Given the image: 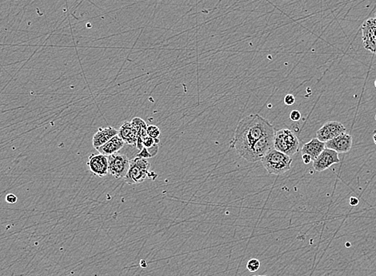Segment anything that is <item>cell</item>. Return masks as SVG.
Segmentation results:
<instances>
[{
  "instance_id": "obj_1",
  "label": "cell",
  "mask_w": 376,
  "mask_h": 276,
  "mask_svg": "<svg viewBox=\"0 0 376 276\" xmlns=\"http://www.w3.org/2000/svg\"><path fill=\"white\" fill-rule=\"evenodd\" d=\"M275 132L273 126L264 117L259 114L249 115L237 125L231 148L243 158L255 141Z\"/></svg>"
},
{
  "instance_id": "obj_2",
  "label": "cell",
  "mask_w": 376,
  "mask_h": 276,
  "mask_svg": "<svg viewBox=\"0 0 376 276\" xmlns=\"http://www.w3.org/2000/svg\"><path fill=\"white\" fill-rule=\"evenodd\" d=\"M150 169L151 164L147 159L136 157L130 161L128 172L123 179L128 185L142 183L147 179L155 180L158 175Z\"/></svg>"
},
{
  "instance_id": "obj_3",
  "label": "cell",
  "mask_w": 376,
  "mask_h": 276,
  "mask_svg": "<svg viewBox=\"0 0 376 276\" xmlns=\"http://www.w3.org/2000/svg\"><path fill=\"white\" fill-rule=\"evenodd\" d=\"M292 162L291 157L276 150V148L272 149L261 160L266 172L269 174L276 176H280L290 170Z\"/></svg>"
},
{
  "instance_id": "obj_4",
  "label": "cell",
  "mask_w": 376,
  "mask_h": 276,
  "mask_svg": "<svg viewBox=\"0 0 376 276\" xmlns=\"http://www.w3.org/2000/svg\"><path fill=\"white\" fill-rule=\"evenodd\" d=\"M274 148L287 156L292 157L300 149V141L294 132L282 129L275 133Z\"/></svg>"
},
{
  "instance_id": "obj_5",
  "label": "cell",
  "mask_w": 376,
  "mask_h": 276,
  "mask_svg": "<svg viewBox=\"0 0 376 276\" xmlns=\"http://www.w3.org/2000/svg\"><path fill=\"white\" fill-rule=\"evenodd\" d=\"M275 133L263 136L255 141L243 158L251 163L261 162L263 157L274 148Z\"/></svg>"
},
{
  "instance_id": "obj_6",
  "label": "cell",
  "mask_w": 376,
  "mask_h": 276,
  "mask_svg": "<svg viewBox=\"0 0 376 276\" xmlns=\"http://www.w3.org/2000/svg\"><path fill=\"white\" fill-rule=\"evenodd\" d=\"M108 172L116 179H123L127 175L130 161L125 154H112L108 156Z\"/></svg>"
},
{
  "instance_id": "obj_7",
  "label": "cell",
  "mask_w": 376,
  "mask_h": 276,
  "mask_svg": "<svg viewBox=\"0 0 376 276\" xmlns=\"http://www.w3.org/2000/svg\"><path fill=\"white\" fill-rule=\"evenodd\" d=\"M363 47L376 55V19L369 18L361 26Z\"/></svg>"
},
{
  "instance_id": "obj_8",
  "label": "cell",
  "mask_w": 376,
  "mask_h": 276,
  "mask_svg": "<svg viewBox=\"0 0 376 276\" xmlns=\"http://www.w3.org/2000/svg\"><path fill=\"white\" fill-rule=\"evenodd\" d=\"M346 127L339 121H328L325 123L317 131V138L323 142L326 143L340 134H344Z\"/></svg>"
},
{
  "instance_id": "obj_9",
  "label": "cell",
  "mask_w": 376,
  "mask_h": 276,
  "mask_svg": "<svg viewBox=\"0 0 376 276\" xmlns=\"http://www.w3.org/2000/svg\"><path fill=\"white\" fill-rule=\"evenodd\" d=\"M340 162L339 158V154L335 151L325 148L319 154V156L313 161V167L316 172H323L329 169L330 167L335 164Z\"/></svg>"
},
{
  "instance_id": "obj_10",
  "label": "cell",
  "mask_w": 376,
  "mask_h": 276,
  "mask_svg": "<svg viewBox=\"0 0 376 276\" xmlns=\"http://www.w3.org/2000/svg\"><path fill=\"white\" fill-rule=\"evenodd\" d=\"M88 169L95 176L103 177L108 172V158L102 154H92L88 158L87 163Z\"/></svg>"
},
{
  "instance_id": "obj_11",
  "label": "cell",
  "mask_w": 376,
  "mask_h": 276,
  "mask_svg": "<svg viewBox=\"0 0 376 276\" xmlns=\"http://www.w3.org/2000/svg\"><path fill=\"white\" fill-rule=\"evenodd\" d=\"M352 142H353V139H352V136L344 133V134H340L338 137H335L333 139L327 141L325 143V147L337 152L338 154H343V152H347L351 150Z\"/></svg>"
},
{
  "instance_id": "obj_12",
  "label": "cell",
  "mask_w": 376,
  "mask_h": 276,
  "mask_svg": "<svg viewBox=\"0 0 376 276\" xmlns=\"http://www.w3.org/2000/svg\"><path fill=\"white\" fill-rule=\"evenodd\" d=\"M119 136L126 145L136 147L138 141V132L130 121H125L118 130Z\"/></svg>"
},
{
  "instance_id": "obj_13",
  "label": "cell",
  "mask_w": 376,
  "mask_h": 276,
  "mask_svg": "<svg viewBox=\"0 0 376 276\" xmlns=\"http://www.w3.org/2000/svg\"><path fill=\"white\" fill-rule=\"evenodd\" d=\"M116 135H118V130L112 126H108L106 128H99L93 136L92 145L94 148L97 149Z\"/></svg>"
},
{
  "instance_id": "obj_14",
  "label": "cell",
  "mask_w": 376,
  "mask_h": 276,
  "mask_svg": "<svg viewBox=\"0 0 376 276\" xmlns=\"http://www.w3.org/2000/svg\"><path fill=\"white\" fill-rule=\"evenodd\" d=\"M125 145L126 144H125L124 141L119 136L116 135L112 137L110 141H108V142L105 143L104 145L99 147V148H97L96 150L99 154L108 157L111 156L112 154L119 152V151L122 149Z\"/></svg>"
},
{
  "instance_id": "obj_15",
  "label": "cell",
  "mask_w": 376,
  "mask_h": 276,
  "mask_svg": "<svg viewBox=\"0 0 376 276\" xmlns=\"http://www.w3.org/2000/svg\"><path fill=\"white\" fill-rule=\"evenodd\" d=\"M325 148V143L319 141L318 138H313L309 142L304 144V146L302 148V154H308L311 156V159L315 161L319 154L324 151Z\"/></svg>"
},
{
  "instance_id": "obj_16",
  "label": "cell",
  "mask_w": 376,
  "mask_h": 276,
  "mask_svg": "<svg viewBox=\"0 0 376 276\" xmlns=\"http://www.w3.org/2000/svg\"><path fill=\"white\" fill-rule=\"evenodd\" d=\"M130 122L138 132V141H137V144H136V148H138L140 151L142 150V148H143V139L146 136H147V123L140 117H135L130 120Z\"/></svg>"
},
{
  "instance_id": "obj_17",
  "label": "cell",
  "mask_w": 376,
  "mask_h": 276,
  "mask_svg": "<svg viewBox=\"0 0 376 276\" xmlns=\"http://www.w3.org/2000/svg\"><path fill=\"white\" fill-rule=\"evenodd\" d=\"M147 134L151 138L158 139L159 136H160L161 131L158 126H154V125H150V126H147Z\"/></svg>"
},
{
  "instance_id": "obj_18",
  "label": "cell",
  "mask_w": 376,
  "mask_h": 276,
  "mask_svg": "<svg viewBox=\"0 0 376 276\" xmlns=\"http://www.w3.org/2000/svg\"><path fill=\"white\" fill-rule=\"evenodd\" d=\"M260 267V262L257 259H251L247 263V268L251 272H255Z\"/></svg>"
},
{
  "instance_id": "obj_19",
  "label": "cell",
  "mask_w": 376,
  "mask_h": 276,
  "mask_svg": "<svg viewBox=\"0 0 376 276\" xmlns=\"http://www.w3.org/2000/svg\"><path fill=\"white\" fill-rule=\"evenodd\" d=\"M294 102H296V98H294V95L289 94V95L285 96L284 103L286 106H292L294 104Z\"/></svg>"
},
{
  "instance_id": "obj_20",
  "label": "cell",
  "mask_w": 376,
  "mask_h": 276,
  "mask_svg": "<svg viewBox=\"0 0 376 276\" xmlns=\"http://www.w3.org/2000/svg\"><path fill=\"white\" fill-rule=\"evenodd\" d=\"M301 113L299 110H293L290 112V119L292 121H299L301 119Z\"/></svg>"
},
{
  "instance_id": "obj_21",
  "label": "cell",
  "mask_w": 376,
  "mask_h": 276,
  "mask_svg": "<svg viewBox=\"0 0 376 276\" xmlns=\"http://www.w3.org/2000/svg\"><path fill=\"white\" fill-rule=\"evenodd\" d=\"M17 200H18V198H17L16 196L14 194H11V193L7 195V197H6V201H7L8 204H15V203L17 202Z\"/></svg>"
},
{
  "instance_id": "obj_22",
  "label": "cell",
  "mask_w": 376,
  "mask_h": 276,
  "mask_svg": "<svg viewBox=\"0 0 376 276\" xmlns=\"http://www.w3.org/2000/svg\"><path fill=\"white\" fill-rule=\"evenodd\" d=\"M302 159H303V162L305 165H309L312 161L311 156H309L308 154H302Z\"/></svg>"
},
{
  "instance_id": "obj_23",
  "label": "cell",
  "mask_w": 376,
  "mask_h": 276,
  "mask_svg": "<svg viewBox=\"0 0 376 276\" xmlns=\"http://www.w3.org/2000/svg\"><path fill=\"white\" fill-rule=\"evenodd\" d=\"M349 202H350L351 205L356 206L359 204V200H358V198H356V197H351L350 200H349Z\"/></svg>"
},
{
  "instance_id": "obj_24",
  "label": "cell",
  "mask_w": 376,
  "mask_h": 276,
  "mask_svg": "<svg viewBox=\"0 0 376 276\" xmlns=\"http://www.w3.org/2000/svg\"><path fill=\"white\" fill-rule=\"evenodd\" d=\"M374 86H375V88H376V79H375V81H374Z\"/></svg>"
},
{
  "instance_id": "obj_25",
  "label": "cell",
  "mask_w": 376,
  "mask_h": 276,
  "mask_svg": "<svg viewBox=\"0 0 376 276\" xmlns=\"http://www.w3.org/2000/svg\"><path fill=\"white\" fill-rule=\"evenodd\" d=\"M253 276H267V275H253Z\"/></svg>"
},
{
  "instance_id": "obj_26",
  "label": "cell",
  "mask_w": 376,
  "mask_h": 276,
  "mask_svg": "<svg viewBox=\"0 0 376 276\" xmlns=\"http://www.w3.org/2000/svg\"><path fill=\"white\" fill-rule=\"evenodd\" d=\"M374 18H375L376 19V13H375V15H374Z\"/></svg>"
}]
</instances>
